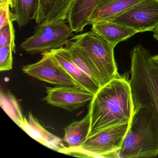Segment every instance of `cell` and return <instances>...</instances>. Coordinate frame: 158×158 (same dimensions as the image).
Returning <instances> with one entry per match:
<instances>
[{"label":"cell","mask_w":158,"mask_h":158,"mask_svg":"<svg viewBox=\"0 0 158 158\" xmlns=\"http://www.w3.org/2000/svg\"><path fill=\"white\" fill-rule=\"evenodd\" d=\"M89 110L88 136L109 127L130 123L134 104L129 80L120 76L100 87L93 95Z\"/></svg>","instance_id":"obj_1"},{"label":"cell","mask_w":158,"mask_h":158,"mask_svg":"<svg viewBox=\"0 0 158 158\" xmlns=\"http://www.w3.org/2000/svg\"><path fill=\"white\" fill-rule=\"evenodd\" d=\"M152 55L139 44L130 52L129 80L134 107L144 108L151 116L158 132V68Z\"/></svg>","instance_id":"obj_2"},{"label":"cell","mask_w":158,"mask_h":158,"mask_svg":"<svg viewBox=\"0 0 158 158\" xmlns=\"http://www.w3.org/2000/svg\"><path fill=\"white\" fill-rule=\"evenodd\" d=\"M158 155V132L151 116L134 107L133 118L118 158H153Z\"/></svg>","instance_id":"obj_3"},{"label":"cell","mask_w":158,"mask_h":158,"mask_svg":"<svg viewBox=\"0 0 158 158\" xmlns=\"http://www.w3.org/2000/svg\"><path fill=\"white\" fill-rule=\"evenodd\" d=\"M90 59L98 75L100 87L121 76L114 57V47L91 31L75 35L70 39Z\"/></svg>","instance_id":"obj_4"},{"label":"cell","mask_w":158,"mask_h":158,"mask_svg":"<svg viewBox=\"0 0 158 158\" xmlns=\"http://www.w3.org/2000/svg\"><path fill=\"white\" fill-rule=\"evenodd\" d=\"M130 125L123 124L103 129L88 137L79 148L66 147L60 152L83 158H118Z\"/></svg>","instance_id":"obj_5"},{"label":"cell","mask_w":158,"mask_h":158,"mask_svg":"<svg viewBox=\"0 0 158 158\" xmlns=\"http://www.w3.org/2000/svg\"><path fill=\"white\" fill-rule=\"evenodd\" d=\"M73 31L65 20L38 24L34 34L21 44V48L31 54L43 53L66 46Z\"/></svg>","instance_id":"obj_6"},{"label":"cell","mask_w":158,"mask_h":158,"mask_svg":"<svg viewBox=\"0 0 158 158\" xmlns=\"http://www.w3.org/2000/svg\"><path fill=\"white\" fill-rule=\"evenodd\" d=\"M109 21L131 27L138 33L153 31L158 26V0H141Z\"/></svg>","instance_id":"obj_7"},{"label":"cell","mask_w":158,"mask_h":158,"mask_svg":"<svg viewBox=\"0 0 158 158\" xmlns=\"http://www.w3.org/2000/svg\"><path fill=\"white\" fill-rule=\"evenodd\" d=\"M41 54L42 58L40 60L22 67V71L24 73L52 85L74 86L77 87L73 79L49 52H43Z\"/></svg>","instance_id":"obj_8"},{"label":"cell","mask_w":158,"mask_h":158,"mask_svg":"<svg viewBox=\"0 0 158 158\" xmlns=\"http://www.w3.org/2000/svg\"><path fill=\"white\" fill-rule=\"evenodd\" d=\"M47 95L43 98L48 104L73 111L91 101L93 94L74 86L47 87Z\"/></svg>","instance_id":"obj_9"},{"label":"cell","mask_w":158,"mask_h":158,"mask_svg":"<svg viewBox=\"0 0 158 158\" xmlns=\"http://www.w3.org/2000/svg\"><path fill=\"white\" fill-rule=\"evenodd\" d=\"M49 52L73 79L77 87L93 95L98 91L99 85L73 62L64 47L52 50Z\"/></svg>","instance_id":"obj_10"},{"label":"cell","mask_w":158,"mask_h":158,"mask_svg":"<svg viewBox=\"0 0 158 158\" xmlns=\"http://www.w3.org/2000/svg\"><path fill=\"white\" fill-rule=\"evenodd\" d=\"M22 129L32 138L52 150L60 152L66 147L63 139L47 131L31 113L28 114V119L25 117Z\"/></svg>","instance_id":"obj_11"},{"label":"cell","mask_w":158,"mask_h":158,"mask_svg":"<svg viewBox=\"0 0 158 158\" xmlns=\"http://www.w3.org/2000/svg\"><path fill=\"white\" fill-rule=\"evenodd\" d=\"M75 0H40L35 22L38 24L67 19Z\"/></svg>","instance_id":"obj_12"},{"label":"cell","mask_w":158,"mask_h":158,"mask_svg":"<svg viewBox=\"0 0 158 158\" xmlns=\"http://www.w3.org/2000/svg\"><path fill=\"white\" fill-rule=\"evenodd\" d=\"M91 30L103 38L112 46L132 37L137 32L131 27L110 21L97 22L92 25Z\"/></svg>","instance_id":"obj_13"},{"label":"cell","mask_w":158,"mask_h":158,"mask_svg":"<svg viewBox=\"0 0 158 158\" xmlns=\"http://www.w3.org/2000/svg\"><path fill=\"white\" fill-rule=\"evenodd\" d=\"M141 0H100L89 20L88 25L109 21Z\"/></svg>","instance_id":"obj_14"},{"label":"cell","mask_w":158,"mask_h":158,"mask_svg":"<svg viewBox=\"0 0 158 158\" xmlns=\"http://www.w3.org/2000/svg\"><path fill=\"white\" fill-rule=\"evenodd\" d=\"M100 0H75L68 15L67 21L73 32H82Z\"/></svg>","instance_id":"obj_15"},{"label":"cell","mask_w":158,"mask_h":158,"mask_svg":"<svg viewBox=\"0 0 158 158\" xmlns=\"http://www.w3.org/2000/svg\"><path fill=\"white\" fill-rule=\"evenodd\" d=\"M90 127V113L88 110L87 114L78 121H74L64 128V141L68 147L78 148L86 141Z\"/></svg>","instance_id":"obj_16"},{"label":"cell","mask_w":158,"mask_h":158,"mask_svg":"<svg viewBox=\"0 0 158 158\" xmlns=\"http://www.w3.org/2000/svg\"><path fill=\"white\" fill-rule=\"evenodd\" d=\"M40 0H12L10 7L16 16V22L20 28L30 21L36 19Z\"/></svg>","instance_id":"obj_17"},{"label":"cell","mask_w":158,"mask_h":158,"mask_svg":"<svg viewBox=\"0 0 158 158\" xmlns=\"http://www.w3.org/2000/svg\"><path fill=\"white\" fill-rule=\"evenodd\" d=\"M0 104L3 110L16 125L22 128L25 122L19 103L11 92L1 91Z\"/></svg>","instance_id":"obj_18"},{"label":"cell","mask_w":158,"mask_h":158,"mask_svg":"<svg viewBox=\"0 0 158 158\" xmlns=\"http://www.w3.org/2000/svg\"><path fill=\"white\" fill-rule=\"evenodd\" d=\"M13 21H10L2 28H0V47L11 46L15 53V30Z\"/></svg>","instance_id":"obj_19"},{"label":"cell","mask_w":158,"mask_h":158,"mask_svg":"<svg viewBox=\"0 0 158 158\" xmlns=\"http://www.w3.org/2000/svg\"><path fill=\"white\" fill-rule=\"evenodd\" d=\"M14 53L11 46L0 47V71L12 70L13 64V53Z\"/></svg>","instance_id":"obj_20"},{"label":"cell","mask_w":158,"mask_h":158,"mask_svg":"<svg viewBox=\"0 0 158 158\" xmlns=\"http://www.w3.org/2000/svg\"><path fill=\"white\" fill-rule=\"evenodd\" d=\"M10 3L0 6V28H2L10 21H17L15 15L10 11Z\"/></svg>","instance_id":"obj_21"},{"label":"cell","mask_w":158,"mask_h":158,"mask_svg":"<svg viewBox=\"0 0 158 158\" xmlns=\"http://www.w3.org/2000/svg\"><path fill=\"white\" fill-rule=\"evenodd\" d=\"M152 61L156 64L158 68V54L155 55H152L151 57Z\"/></svg>","instance_id":"obj_22"},{"label":"cell","mask_w":158,"mask_h":158,"mask_svg":"<svg viewBox=\"0 0 158 158\" xmlns=\"http://www.w3.org/2000/svg\"><path fill=\"white\" fill-rule=\"evenodd\" d=\"M152 32H153V37L158 41V26Z\"/></svg>","instance_id":"obj_23"},{"label":"cell","mask_w":158,"mask_h":158,"mask_svg":"<svg viewBox=\"0 0 158 158\" xmlns=\"http://www.w3.org/2000/svg\"><path fill=\"white\" fill-rule=\"evenodd\" d=\"M9 2H10V0H0V6L4 5L7 3H10Z\"/></svg>","instance_id":"obj_24"},{"label":"cell","mask_w":158,"mask_h":158,"mask_svg":"<svg viewBox=\"0 0 158 158\" xmlns=\"http://www.w3.org/2000/svg\"><path fill=\"white\" fill-rule=\"evenodd\" d=\"M12 1V0H10V2H10V4L11 2Z\"/></svg>","instance_id":"obj_25"}]
</instances>
